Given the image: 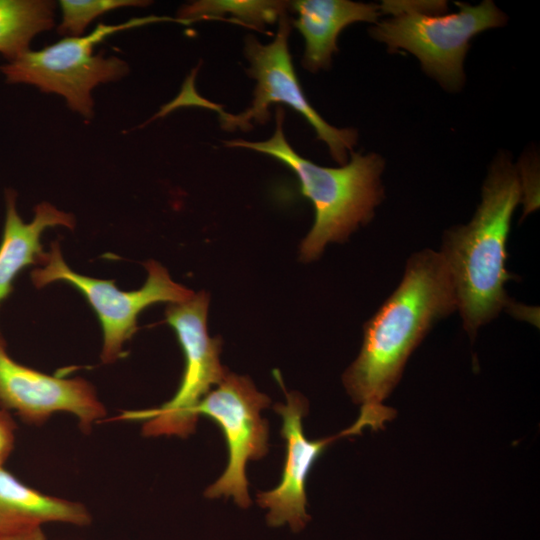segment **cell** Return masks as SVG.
<instances>
[{
  "instance_id": "7c38bea8",
  "label": "cell",
  "mask_w": 540,
  "mask_h": 540,
  "mask_svg": "<svg viewBox=\"0 0 540 540\" xmlns=\"http://www.w3.org/2000/svg\"><path fill=\"white\" fill-rule=\"evenodd\" d=\"M289 8L298 14L292 24L305 39L302 65L311 72L330 67L338 35L346 26L376 23L381 12L380 5L349 0H297Z\"/></svg>"
},
{
  "instance_id": "2e32d148",
  "label": "cell",
  "mask_w": 540,
  "mask_h": 540,
  "mask_svg": "<svg viewBox=\"0 0 540 540\" xmlns=\"http://www.w3.org/2000/svg\"><path fill=\"white\" fill-rule=\"evenodd\" d=\"M290 2L253 0H203L181 7L178 20L189 24L195 20L220 19L231 15L230 21L264 31L265 25L287 14Z\"/></svg>"
},
{
  "instance_id": "5b68a950",
  "label": "cell",
  "mask_w": 540,
  "mask_h": 540,
  "mask_svg": "<svg viewBox=\"0 0 540 540\" xmlns=\"http://www.w3.org/2000/svg\"><path fill=\"white\" fill-rule=\"evenodd\" d=\"M278 21V32L271 43L263 45L252 35L245 39V56L250 62L247 73L257 81L252 104L245 111L229 114L217 104L202 98L196 93L194 75H191L184 82L179 95L164 106L160 114L164 115L180 106H200L218 112L222 128L247 131L252 128V121L258 124L267 122L270 104L285 103L306 118L315 129L317 138L328 146L332 158L344 165L347 163L348 151L357 142V132L350 128L331 126L308 103L288 49L290 20L284 14Z\"/></svg>"
},
{
  "instance_id": "7a4b0ae2",
  "label": "cell",
  "mask_w": 540,
  "mask_h": 540,
  "mask_svg": "<svg viewBox=\"0 0 540 540\" xmlns=\"http://www.w3.org/2000/svg\"><path fill=\"white\" fill-rule=\"evenodd\" d=\"M524 196L520 171L505 153L491 163L471 220L447 229L438 251L450 273L462 325L473 340L510 304L505 285L507 240L513 213Z\"/></svg>"
},
{
  "instance_id": "8fae6325",
  "label": "cell",
  "mask_w": 540,
  "mask_h": 540,
  "mask_svg": "<svg viewBox=\"0 0 540 540\" xmlns=\"http://www.w3.org/2000/svg\"><path fill=\"white\" fill-rule=\"evenodd\" d=\"M274 376L286 396L285 404L274 407L282 417L281 436L286 443V456L280 483L272 490L259 492L257 503L267 509L266 522L270 527L288 525L291 531L299 532L310 520L305 491L308 474L327 446L346 434L343 430L332 437L308 439L302 425L308 411L306 399L298 392H286L277 370Z\"/></svg>"
},
{
  "instance_id": "ba28073f",
  "label": "cell",
  "mask_w": 540,
  "mask_h": 540,
  "mask_svg": "<svg viewBox=\"0 0 540 540\" xmlns=\"http://www.w3.org/2000/svg\"><path fill=\"white\" fill-rule=\"evenodd\" d=\"M209 294L195 293L190 299L168 305L165 316L174 329L185 357V368L175 395L157 408L123 411L117 420L143 421L145 436L182 438L194 432L196 407L213 385L227 374L219 355L222 342L211 338L207 329Z\"/></svg>"
},
{
  "instance_id": "ac0fdd59",
  "label": "cell",
  "mask_w": 540,
  "mask_h": 540,
  "mask_svg": "<svg viewBox=\"0 0 540 540\" xmlns=\"http://www.w3.org/2000/svg\"><path fill=\"white\" fill-rule=\"evenodd\" d=\"M15 423L10 413L0 409V467L11 454L15 442Z\"/></svg>"
},
{
  "instance_id": "3957f363",
  "label": "cell",
  "mask_w": 540,
  "mask_h": 540,
  "mask_svg": "<svg viewBox=\"0 0 540 540\" xmlns=\"http://www.w3.org/2000/svg\"><path fill=\"white\" fill-rule=\"evenodd\" d=\"M283 120V110L276 109L275 131L266 141L239 139L225 144L267 154L296 173L302 194L315 210L314 224L300 247V259L309 262L317 259L328 243L344 242L372 219L384 198L381 174L385 164L378 154L352 153L350 161L341 167L317 165L289 145L283 133Z\"/></svg>"
},
{
  "instance_id": "d6986e66",
  "label": "cell",
  "mask_w": 540,
  "mask_h": 540,
  "mask_svg": "<svg viewBox=\"0 0 540 540\" xmlns=\"http://www.w3.org/2000/svg\"><path fill=\"white\" fill-rule=\"evenodd\" d=\"M0 540H46V537L42 529L37 528L19 534L1 537Z\"/></svg>"
},
{
  "instance_id": "9c48e42d",
  "label": "cell",
  "mask_w": 540,
  "mask_h": 540,
  "mask_svg": "<svg viewBox=\"0 0 540 540\" xmlns=\"http://www.w3.org/2000/svg\"><path fill=\"white\" fill-rule=\"evenodd\" d=\"M270 399L247 376L227 372L196 407L199 417H210L222 429L228 447V464L205 491L208 498L233 497L242 508L250 505L246 465L268 451V423L261 417Z\"/></svg>"
},
{
  "instance_id": "277c9868",
  "label": "cell",
  "mask_w": 540,
  "mask_h": 540,
  "mask_svg": "<svg viewBox=\"0 0 540 540\" xmlns=\"http://www.w3.org/2000/svg\"><path fill=\"white\" fill-rule=\"evenodd\" d=\"M458 11L434 14L423 4L384 2L381 11L392 16L376 22L373 38L386 44L390 53L406 50L416 56L422 69L448 91L464 84V59L477 34L505 25L506 15L490 0L477 5L456 2Z\"/></svg>"
},
{
  "instance_id": "8992f818",
  "label": "cell",
  "mask_w": 540,
  "mask_h": 540,
  "mask_svg": "<svg viewBox=\"0 0 540 540\" xmlns=\"http://www.w3.org/2000/svg\"><path fill=\"white\" fill-rule=\"evenodd\" d=\"M158 21L176 20L149 16L117 25L100 23L86 36H69L43 49L28 50L0 66V71L7 83L30 84L42 92L59 94L72 110L91 118L92 89L122 78L129 70L127 63L118 57L95 55V45L116 32Z\"/></svg>"
},
{
  "instance_id": "6da1fadb",
  "label": "cell",
  "mask_w": 540,
  "mask_h": 540,
  "mask_svg": "<svg viewBox=\"0 0 540 540\" xmlns=\"http://www.w3.org/2000/svg\"><path fill=\"white\" fill-rule=\"evenodd\" d=\"M455 311L454 285L440 253H413L396 289L365 323L360 352L343 374L344 387L360 405L357 420L346 429L348 436L366 427L382 429L395 416L383 402L428 332Z\"/></svg>"
},
{
  "instance_id": "52a82bcc",
  "label": "cell",
  "mask_w": 540,
  "mask_h": 540,
  "mask_svg": "<svg viewBox=\"0 0 540 540\" xmlns=\"http://www.w3.org/2000/svg\"><path fill=\"white\" fill-rule=\"evenodd\" d=\"M144 285L133 291H122L114 280H102L73 271L65 262L59 242L51 244L41 256L39 267L31 272L36 288L64 281L77 289L94 309L103 331L100 354L104 364H112L124 356L123 346L137 331L138 315L155 303H181L195 293L175 282L167 269L154 260L146 261Z\"/></svg>"
},
{
  "instance_id": "30bf717a",
  "label": "cell",
  "mask_w": 540,
  "mask_h": 540,
  "mask_svg": "<svg viewBox=\"0 0 540 540\" xmlns=\"http://www.w3.org/2000/svg\"><path fill=\"white\" fill-rule=\"evenodd\" d=\"M0 409L15 412L27 424H42L65 412L89 432L105 416L93 385L83 378H61L16 362L0 334Z\"/></svg>"
},
{
  "instance_id": "e0dca14e",
  "label": "cell",
  "mask_w": 540,
  "mask_h": 540,
  "mask_svg": "<svg viewBox=\"0 0 540 540\" xmlns=\"http://www.w3.org/2000/svg\"><path fill=\"white\" fill-rule=\"evenodd\" d=\"M62 22L58 31L61 34L80 36L87 25L96 17L121 7H142L149 5L141 0H61Z\"/></svg>"
},
{
  "instance_id": "9a60e30c",
  "label": "cell",
  "mask_w": 540,
  "mask_h": 540,
  "mask_svg": "<svg viewBox=\"0 0 540 540\" xmlns=\"http://www.w3.org/2000/svg\"><path fill=\"white\" fill-rule=\"evenodd\" d=\"M55 4L48 0H0V53L11 62L31 40L54 26Z\"/></svg>"
},
{
  "instance_id": "5bb4252c",
  "label": "cell",
  "mask_w": 540,
  "mask_h": 540,
  "mask_svg": "<svg viewBox=\"0 0 540 540\" xmlns=\"http://www.w3.org/2000/svg\"><path fill=\"white\" fill-rule=\"evenodd\" d=\"M57 522L84 527L92 517L82 503L39 492L0 467V538Z\"/></svg>"
},
{
  "instance_id": "4fadbf2b",
  "label": "cell",
  "mask_w": 540,
  "mask_h": 540,
  "mask_svg": "<svg viewBox=\"0 0 540 540\" xmlns=\"http://www.w3.org/2000/svg\"><path fill=\"white\" fill-rule=\"evenodd\" d=\"M5 221L0 242V304L12 293L14 280L27 266L39 265L44 251L40 238L50 227H75V217L48 202L35 206L34 217L25 223L17 212L16 193L5 192Z\"/></svg>"
}]
</instances>
